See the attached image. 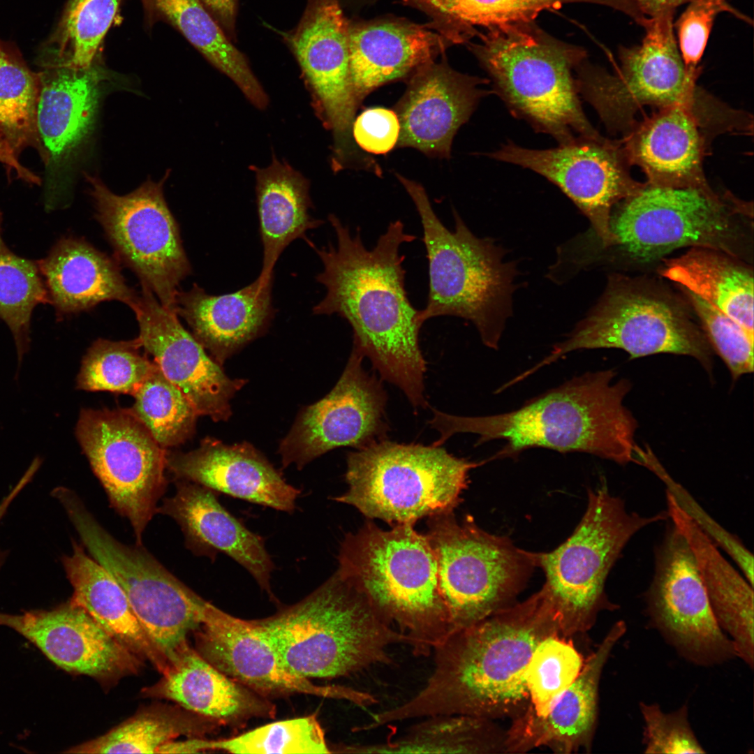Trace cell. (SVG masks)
<instances>
[{"mask_svg":"<svg viewBox=\"0 0 754 754\" xmlns=\"http://www.w3.org/2000/svg\"><path fill=\"white\" fill-rule=\"evenodd\" d=\"M328 220L336 245L317 248L308 242L323 265L316 279L326 289L313 314H337L346 320L353 330V347L370 360L381 380L398 387L414 409L425 408L427 363L420 345L424 323L420 310L408 297L404 256L399 251L417 237L396 220L368 249L359 228L352 235L336 215L330 214Z\"/></svg>","mask_w":754,"mask_h":754,"instance_id":"6da1fadb","label":"cell"},{"mask_svg":"<svg viewBox=\"0 0 754 754\" xmlns=\"http://www.w3.org/2000/svg\"><path fill=\"white\" fill-rule=\"evenodd\" d=\"M554 635H561L559 619L542 589L455 630L434 649V669L425 686L406 703L374 716V723L454 714L515 718L530 704L525 679L530 658Z\"/></svg>","mask_w":754,"mask_h":754,"instance_id":"7a4b0ae2","label":"cell"},{"mask_svg":"<svg viewBox=\"0 0 754 754\" xmlns=\"http://www.w3.org/2000/svg\"><path fill=\"white\" fill-rule=\"evenodd\" d=\"M616 376L614 369L587 372L501 414L467 417L433 408L429 424L439 433L441 445L461 433L477 435L475 446L505 441L494 459L545 448L589 453L621 465L637 464L638 422L623 402L632 385Z\"/></svg>","mask_w":754,"mask_h":754,"instance_id":"3957f363","label":"cell"},{"mask_svg":"<svg viewBox=\"0 0 754 754\" xmlns=\"http://www.w3.org/2000/svg\"><path fill=\"white\" fill-rule=\"evenodd\" d=\"M253 621L282 665L309 679L346 677L390 663L392 645H408L338 570L300 601Z\"/></svg>","mask_w":754,"mask_h":754,"instance_id":"277c9868","label":"cell"},{"mask_svg":"<svg viewBox=\"0 0 754 754\" xmlns=\"http://www.w3.org/2000/svg\"><path fill=\"white\" fill-rule=\"evenodd\" d=\"M477 36L468 49L513 116L559 145L601 135L584 112L576 84L575 70L588 57L584 48L554 38L535 22Z\"/></svg>","mask_w":754,"mask_h":754,"instance_id":"5b68a950","label":"cell"},{"mask_svg":"<svg viewBox=\"0 0 754 754\" xmlns=\"http://www.w3.org/2000/svg\"><path fill=\"white\" fill-rule=\"evenodd\" d=\"M338 559L337 570L408 639L415 655L428 656L451 634L434 551L413 525L383 530L369 522L345 537Z\"/></svg>","mask_w":754,"mask_h":754,"instance_id":"8992f818","label":"cell"},{"mask_svg":"<svg viewBox=\"0 0 754 754\" xmlns=\"http://www.w3.org/2000/svg\"><path fill=\"white\" fill-rule=\"evenodd\" d=\"M419 214L429 265V293L420 310L424 323L438 316L470 320L483 343L497 349L518 274L515 263L505 260V251L488 238L475 236L454 209V230L448 229L434 211L424 188L397 174Z\"/></svg>","mask_w":754,"mask_h":754,"instance_id":"52a82bcc","label":"cell"},{"mask_svg":"<svg viewBox=\"0 0 754 754\" xmlns=\"http://www.w3.org/2000/svg\"><path fill=\"white\" fill-rule=\"evenodd\" d=\"M609 229L613 244L627 263L661 261L684 247L718 249L752 260L753 203L708 185L670 187L644 183L616 205Z\"/></svg>","mask_w":754,"mask_h":754,"instance_id":"ba28073f","label":"cell"},{"mask_svg":"<svg viewBox=\"0 0 754 754\" xmlns=\"http://www.w3.org/2000/svg\"><path fill=\"white\" fill-rule=\"evenodd\" d=\"M617 348L630 359L669 353L695 359L711 375L713 350L686 304L653 280L609 276L591 311L531 369L528 376L574 350Z\"/></svg>","mask_w":754,"mask_h":754,"instance_id":"9c48e42d","label":"cell"},{"mask_svg":"<svg viewBox=\"0 0 754 754\" xmlns=\"http://www.w3.org/2000/svg\"><path fill=\"white\" fill-rule=\"evenodd\" d=\"M348 488L334 498L370 519L392 526L453 512L475 462L442 445L399 443L387 438L347 454Z\"/></svg>","mask_w":754,"mask_h":754,"instance_id":"30bf717a","label":"cell"},{"mask_svg":"<svg viewBox=\"0 0 754 754\" xmlns=\"http://www.w3.org/2000/svg\"><path fill=\"white\" fill-rule=\"evenodd\" d=\"M667 519V511L642 516L628 510L603 480L589 491L586 511L571 535L551 552H533L562 637L589 630L601 611L616 609L605 591L609 571L635 533Z\"/></svg>","mask_w":754,"mask_h":754,"instance_id":"8fae6325","label":"cell"},{"mask_svg":"<svg viewBox=\"0 0 754 754\" xmlns=\"http://www.w3.org/2000/svg\"><path fill=\"white\" fill-rule=\"evenodd\" d=\"M667 10L642 24L641 44L619 48V66L613 73L584 60L575 70L579 95L596 110L608 131L623 135L635 124L642 106L658 108L683 105L705 119L718 110L719 103L700 89L701 71L686 69L681 57L673 19Z\"/></svg>","mask_w":754,"mask_h":754,"instance_id":"7c38bea8","label":"cell"},{"mask_svg":"<svg viewBox=\"0 0 754 754\" xmlns=\"http://www.w3.org/2000/svg\"><path fill=\"white\" fill-rule=\"evenodd\" d=\"M425 535L452 633L512 605L536 567L533 552L484 531L470 516L461 522L453 512L430 517Z\"/></svg>","mask_w":754,"mask_h":754,"instance_id":"4fadbf2b","label":"cell"},{"mask_svg":"<svg viewBox=\"0 0 754 754\" xmlns=\"http://www.w3.org/2000/svg\"><path fill=\"white\" fill-rule=\"evenodd\" d=\"M84 549L120 585L144 631L168 663L202 622L208 603L142 544L114 538L77 496L64 505Z\"/></svg>","mask_w":754,"mask_h":754,"instance_id":"5bb4252c","label":"cell"},{"mask_svg":"<svg viewBox=\"0 0 754 754\" xmlns=\"http://www.w3.org/2000/svg\"><path fill=\"white\" fill-rule=\"evenodd\" d=\"M75 436L110 506L129 521L135 543L142 544L166 490V450L131 408H83Z\"/></svg>","mask_w":754,"mask_h":754,"instance_id":"9a60e30c","label":"cell"},{"mask_svg":"<svg viewBox=\"0 0 754 754\" xmlns=\"http://www.w3.org/2000/svg\"><path fill=\"white\" fill-rule=\"evenodd\" d=\"M96 217L117 258L166 308L174 311L179 286L191 272L178 224L163 195L166 177L148 179L132 192H112L98 178L87 175Z\"/></svg>","mask_w":754,"mask_h":754,"instance_id":"2e32d148","label":"cell"},{"mask_svg":"<svg viewBox=\"0 0 754 754\" xmlns=\"http://www.w3.org/2000/svg\"><path fill=\"white\" fill-rule=\"evenodd\" d=\"M645 601L649 624L688 661L711 666L736 657L715 617L693 552L672 524L656 549Z\"/></svg>","mask_w":754,"mask_h":754,"instance_id":"e0dca14e","label":"cell"},{"mask_svg":"<svg viewBox=\"0 0 754 754\" xmlns=\"http://www.w3.org/2000/svg\"><path fill=\"white\" fill-rule=\"evenodd\" d=\"M488 156L530 169L556 184L589 219L604 249L613 244L609 220L614 207L644 184L631 177L621 140L602 135L547 149L508 142Z\"/></svg>","mask_w":754,"mask_h":754,"instance_id":"ac0fdd59","label":"cell"},{"mask_svg":"<svg viewBox=\"0 0 754 754\" xmlns=\"http://www.w3.org/2000/svg\"><path fill=\"white\" fill-rule=\"evenodd\" d=\"M363 359L353 347L332 390L299 414L279 445L283 468L295 464L301 469L333 449H361L387 438L386 392L364 369Z\"/></svg>","mask_w":754,"mask_h":754,"instance_id":"d6986e66","label":"cell"},{"mask_svg":"<svg viewBox=\"0 0 754 754\" xmlns=\"http://www.w3.org/2000/svg\"><path fill=\"white\" fill-rule=\"evenodd\" d=\"M197 652L219 671L267 697L295 693L345 700L360 706L369 693L341 686H320L288 672L253 620L235 617L208 602L195 631Z\"/></svg>","mask_w":754,"mask_h":754,"instance_id":"ffe728a7","label":"cell"},{"mask_svg":"<svg viewBox=\"0 0 754 754\" xmlns=\"http://www.w3.org/2000/svg\"><path fill=\"white\" fill-rule=\"evenodd\" d=\"M130 308L138 323L142 347L198 415L216 422L228 420L230 401L246 380L229 378L185 330L176 313L165 307L147 288L142 286Z\"/></svg>","mask_w":754,"mask_h":754,"instance_id":"44dd1931","label":"cell"},{"mask_svg":"<svg viewBox=\"0 0 754 754\" xmlns=\"http://www.w3.org/2000/svg\"><path fill=\"white\" fill-rule=\"evenodd\" d=\"M349 26L339 0H309L296 29L284 34L337 149L348 147L359 104L350 75Z\"/></svg>","mask_w":754,"mask_h":754,"instance_id":"7402d4cb","label":"cell"},{"mask_svg":"<svg viewBox=\"0 0 754 754\" xmlns=\"http://www.w3.org/2000/svg\"><path fill=\"white\" fill-rule=\"evenodd\" d=\"M0 626L17 632L65 671L105 684L137 674L143 665L141 658L70 600L50 610L0 613Z\"/></svg>","mask_w":754,"mask_h":754,"instance_id":"603a6c76","label":"cell"},{"mask_svg":"<svg viewBox=\"0 0 754 754\" xmlns=\"http://www.w3.org/2000/svg\"><path fill=\"white\" fill-rule=\"evenodd\" d=\"M489 82L454 71L445 57L418 67L395 109L400 124L397 145L449 158L458 129L491 93L482 87Z\"/></svg>","mask_w":754,"mask_h":754,"instance_id":"cb8c5ba5","label":"cell"},{"mask_svg":"<svg viewBox=\"0 0 754 754\" xmlns=\"http://www.w3.org/2000/svg\"><path fill=\"white\" fill-rule=\"evenodd\" d=\"M623 621L616 622L586 660L574 681L544 716L528 708L514 718L505 732V753H524L547 746L559 753L590 750L597 725L598 690L603 668L619 639Z\"/></svg>","mask_w":754,"mask_h":754,"instance_id":"d4e9b609","label":"cell"},{"mask_svg":"<svg viewBox=\"0 0 754 754\" xmlns=\"http://www.w3.org/2000/svg\"><path fill=\"white\" fill-rule=\"evenodd\" d=\"M166 469L175 480L199 484L214 491L291 512L300 491L288 484L251 444L227 445L206 437L188 452H166Z\"/></svg>","mask_w":754,"mask_h":754,"instance_id":"484cf974","label":"cell"},{"mask_svg":"<svg viewBox=\"0 0 754 754\" xmlns=\"http://www.w3.org/2000/svg\"><path fill=\"white\" fill-rule=\"evenodd\" d=\"M175 480V494L163 500L157 513L178 524L186 547L193 554L212 560L220 552L228 555L275 600L270 584L274 563L263 538L226 510L214 491L191 481Z\"/></svg>","mask_w":754,"mask_h":754,"instance_id":"4316f807","label":"cell"},{"mask_svg":"<svg viewBox=\"0 0 754 754\" xmlns=\"http://www.w3.org/2000/svg\"><path fill=\"white\" fill-rule=\"evenodd\" d=\"M706 129L704 120L694 110L671 105L635 123L621 142L628 163L641 168L646 183L702 186L708 185L702 166Z\"/></svg>","mask_w":754,"mask_h":754,"instance_id":"83f0119b","label":"cell"},{"mask_svg":"<svg viewBox=\"0 0 754 754\" xmlns=\"http://www.w3.org/2000/svg\"><path fill=\"white\" fill-rule=\"evenodd\" d=\"M450 45L429 23L387 19L350 24V75L358 103L383 84L436 59Z\"/></svg>","mask_w":754,"mask_h":754,"instance_id":"f1b7e54d","label":"cell"},{"mask_svg":"<svg viewBox=\"0 0 754 754\" xmlns=\"http://www.w3.org/2000/svg\"><path fill=\"white\" fill-rule=\"evenodd\" d=\"M161 674L156 683L142 690L145 697L170 700L218 725L235 726L275 715L268 698L219 671L188 643Z\"/></svg>","mask_w":754,"mask_h":754,"instance_id":"f546056e","label":"cell"},{"mask_svg":"<svg viewBox=\"0 0 754 754\" xmlns=\"http://www.w3.org/2000/svg\"><path fill=\"white\" fill-rule=\"evenodd\" d=\"M273 281L258 277L236 292L219 295H209L194 283L187 291L179 290L174 311L221 364L268 327L276 313L272 300Z\"/></svg>","mask_w":754,"mask_h":754,"instance_id":"4dcf8cb0","label":"cell"},{"mask_svg":"<svg viewBox=\"0 0 754 754\" xmlns=\"http://www.w3.org/2000/svg\"><path fill=\"white\" fill-rule=\"evenodd\" d=\"M37 262L57 319L106 301L130 307L137 297L117 261L83 239L63 237Z\"/></svg>","mask_w":754,"mask_h":754,"instance_id":"1f68e13d","label":"cell"},{"mask_svg":"<svg viewBox=\"0 0 754 754\" xmlns=\"http://www.w3.org/2000/svg\"><path fill=\"white\" fill-rule=\"evenodd\" d=\"M667 512L688 542L715 617L739 657L751 669L754 662L753 590L728 563L666 490Z\"/></svg>","mask_w":754,"mask_h":754,"instance_id":"d6a6232c","label":"cell"},{"mask_svg":"<svg viewBox=\"0 0 754 754\" xmlns=\"http://www.w3.org/2000/svg\"><path fill=\"white\" fill-rule=\"evenodd\" d=\"M63 565L73 593L70 599L104 630L161 673L168 662L154 646L135 616L124 591L106 570L73 541V552Z\"/></svg>","mask_w":754,"mask_h":754,"instance_id":"836d02e7","label":"cell"},{"mask_svg":"<svg viewBox=\"0 0 754 754\" xmlns=\"http://www.w3.org/2000/svg\"><path fill=\"white\" fill-rule=\"evenodd\" d=\"M259 230L263 264L258 277L274 279V268L282 252L294 240L323 223L309 213L311 202L307 181L275 157L267 168H256Z\"/></svg>","mask_w":754,"mask_h":754,"instance_id":"e575fe53","label":"cell"},{"mask_svg":"<svg viewBox=\"0 0 754 754\" xmlns=\"http://www.w3.org/2000/svg\"><path fill=\"white\" fill-rule=\"evenodd\" d=\"M660 276L680 285L753 332V269L749 263L724 251L690 248L664 258Z\"/></svg>","mask_w":754,"mask_h":754,"instance_id":"d590c367","label":"cell"},{"mask_svg":"<svg viewBox=\"0 0 754 754\" xmlns=\"http://www.w3.org/2000/svg\"><path fill=\"white\" fill-rule=\"evenodd\" d=\"M61 67L40 84L36 112L38 133L56 159L68 155L89 135L99 99L97 72Z\"/></svg>","mask_w":754,"mask_h":754,"instance_id":"8d00e7d4","label":"cell"},{"mask_svg":"<svg viewBox=\"0 0 754 754\" xmlns=\"http://www.w3.org/2000/svg\"><path fill=\"white\" fill-rule=\"evenodd\" d=\"M431 18L429 24L451 43H467L485 30L534 22L544 10L568 3L605 6L627 14L633 0H402Z\"/></svg>","mask_w":754,"mask_h":754,"instance_id":"74e56055","label":"cell"},{"mask_svg":"<svg viewBox=\"0 0 754 754\" xmlns=\"http://www.w3.org/2000/svg\"><path fill=\"white\" fill-rule=\"evenodd\" d=\"M409 727L397 738L375 744L341 748L353 753H505V733L491 720L469 715H437Z\"/></svg>","mask_w":754,"mask_h":754,"instance_id":"f35d334b","label":"cell"},{"mask_svg":"<svg viewBox=\"0 0 754 754\" xmlns=\"http://www.w3.org/2000/svg\"><path fill=\"white\" fill-rule=\"evenodd\" d=\"M219 725L180 706L154 704L104 734L76 745L68 753H158L165 744L179 737H203Z\"/></svg>","mask_w":754,"mask_h":754,"instance_id":"ab89813d","label":"cell"},{"mask_svg":"<svg viewBox=\"0 0 754 754\" xmlns=\"http://www.w3.org/2000/svg\"><path fill=\"white\" fill-rule=\"evenodd\" d=\"M154 6L217 69L230 78L256 108L268 98L245 56L231 43L200 0H152Z\"/></svg>","mask_w":754,"mask_h":754,"instance_id":"60d3db41","label":"cell"},{"mask_svg":"<svg viewBox=\"0 0 754 754\" xmlns=\"http://www.w3.org/2000/svg\"><path fill=\"white\" fill-rule=\"evenodd\" d=\"M2 223L0 209V319L13 334L20 364L29 348L32 312L50 301L37 260L9 249L2 237Z\"/></svg>","mask_w":754,"mask_h":754,"instance_id":"b9f144b4","label":"cell"},{"mask_svg":"<svg viewBox=\"0 0 754 754\" xmlns=\"http://www.w3.org/2000/svg\"><path fill=\"white\" fill-rule=\"evenodd\" d=\"M183 753L222 750L232 753H329L324 732L315 716L269 723L226 739L188 737L179 742Z\"/></svg>","mask_w":754,"mask_h":754,"instance_id":"7bdbcfd3","label":"cell"},{"mask_svg":"<svg viewBox=\"0 0 754 754\" xmlns=\"http://www.w3.org/2000/svg\"><path fill=\"white\" fill-rule=\"evenodd\" d=\"M142 348L138 337L128 341L96 340L82 359L77 388L133 396L156 364L141 353Z\"/></svg>","mask_w":754,"mask_h":754,"instance_id":"ee69618b","label":"cell"},{"mask_svg":"<svg viewBox=\"0 0 754 754\" xmlns=\"http://www.w3.org/2000/svg\"><path fill=\"white\" fill-rule=\"evenodd\" d=\"M133 397L132 411L162 448L177 446L193 435L198 413L156 363Z\"/></svg>","mask_w":754,"mask_h":754,"instance_id":"f6af8a7d","label":"cell"},{"mask_svg":"<svg viewBox=\"0 0 754 754\" xmlns=\"http://www.w3.org/2000/svg\"><path fill=\"white\" fill-rule=\"evenodd\" d=\"M584 663L572 642L560 635L542 640L525 670L528 708L536 716H545L577 678Z\"/></svg>","mask_w":754,"mask_h":754,"instance_id":"bcb514c9","label":"cell"},{"mask_svg":"<svg viewBox=\"0 0 754 754\" xmlns=\"http://www.w3.org/2000/svg\"><path fill=\"white\" fill-rule=\"evenodd\" d=\"M120 0H71L57 34L61 66L86 70L111 26Z\"/></svg>","mask_w":754,"mask_h":754,"instance_id":"7dc6e473","label":"cell"},{"mask_svg":"<svg viewBox=\"0 0 754 754\" xmlns=\"http://www.w3.org/2000/svg\"><path fill=\"white\" fill-rule=\"evenodd\" d=\"M40 80L1 46L0 129L13 145L27 142L36 133Z\"/></svg>","mask_w":754,"mask_h":754,"instance_id":"c3c4849f","label":"cell"},{"mask_svg":"<svg viewBox=\"0 0 754 754\" xmlns=\"http://www.w3.org/2000/svg\"><path fill=\"white\" fill-rule=\"evenodd\" d=\"M710 346L725 364L733 380L753 371L754 334L737 322L683 288Z\"/></svg>","mask_w":754,"mask_h":754,"instance_id":"681fc988","label":"cell"},{"mask_svg":"<svg viewBox=\"0 0 754 754\" xmlns=\"http://www.w3.org/2000/svg\"><path fill=\"white\" fill-rule=\"evenodd\" d=\"M642 466L654 473L665 484L667 491L673 496L681 508L717 547H721L734 560L753 587V556L742 542L704 511L688 492L669 475L650 448L643 454Z\"/></svg>","mask_w":754,"mask_h":754,"instance_id":"f907efd6","label":"cell"},{"mask_svg":"<svg viewBox=\"0 0 754 754\" xmlns=\"http://www.w3.org/2000/svg\"><path fill=\"white\" fill-rule=\"evenodd\" d=\"M644 720L642 743L645 753H704L688 720L683 704L665 713L656 703H640Z\"/></svg>","mask_w":754,"mask_h":754,"instance_id":"816d5d0a","label":"cell"},{"mask_svg":"<svg viewBox=\"0 0 754 754\" xmlns=\"http://www.w3.org/2000/svg\"><path fill=\"white\" fill-rule=\"evenodd\" d=\"M674 24L678 48L686 69L700 71L699 63L704 52L715 19L721 13L752 24L746 15L727 0H692Z\"/></svg>","mask_w":754,"mask_h":754,"instance_id":"f5cc1de1","label":"cell"},{"mask_svg":"<svg viewBox=\"0 0 754 754\" xmlns=\"http://www.w3.org/2000/svg\"><path fill=\"white\" fill-rule=\"evenodd\" d=\"M353 134L362 149L375 154H385L397 144L400 124L394 111L371 108L355 119Z\"/></svg>","mask_w":754,"mask_h":754,"instance_id":"db71d44e","label":"cell"},{"mask_svg":"<svg viewBox=\"0 0 754 754\" xmlns=\"http://www.w3.org/2000/svg\"><path fill=\"white\" fill-rule=\"evenodd\" d=\"M0 162L17 172L19 178L33 184H39V178L20 164L14 145L0 129Z\"/></svg>","mask_w":754,"mask_h":754,"instance_id":"11a10c76","label":"cell"},{"mask_svg":"<svg viewBox=\"0 0 754 754\" xmlns=\"http://www.w3.org/2000/svg\"><path fill=\"white\" fill-rule=\"evenodd\" d=\"M214 14L228 34L234 35L237 0H201Z\"/></svg>","mask_w":754,"mask_h":754,"instance_id":"9f6ffc18","label":"cell"},{"mask_svg":"<svg viewBox=\"0 0 754 754\" xmlns=\"http://www.w3.org/2000/svg\"><path fill=\"white\" fill-rule=\"evenodd\" d=\"M692 0H637L642 14L651 17L667 10H674L680 5L687 3Z\"/></svg>","mask_w":754,"mask_h":754,"instance_id":"6f0895ef","label":"cell"},{"mask_svg":"<svg viewBox=\"0 0 754 754\" xmlns=\"http://www.w3.org/2000/svg\"><path fill=\"white\" fill-rule=\"evenodd\" d=\"M1 45H0V49H1Z\"/></svg>","mask_w":754,"mask_h":754,"instance_id":"680465c9","label":"cell"}]
</instances>
